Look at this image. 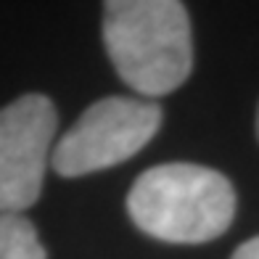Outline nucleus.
Masks as SVG:
<instances>
[{"label":"nucleus","mask_w":259,"mask_h":259,"mask_svg":"<svg viewBox=\"0 0 259 259\" xmlns=\"http://www.w3.org/2000/svg\"><path fill=\"white\" fill-rule=\"evenodd\" d=\"M103 42L116 74L146 101L169 96L193 69L191 19L178 0L106 3Z\"/></svg>","instance_id":"f257e3e1"},{"label":"nucleus","mask_w":259,"mask_h":259,"mask_svg":"<svg viewBox=\"0 0 259 259\" xmlns=\"http://www.w3.org/2000/svg\"><path fill=\"white\" fill-rule=\"evenodd\" d=\"M127 211L138 230L164 243H206L235 217V191L222 172L191 161L156 164L133 183Z\"/></svg>","instance_id":"f03ea898"},{"label":"nucleus","mask_w":259,"mask_h":259,"mask_svg":"<svg viewBox=\"0 0 259 259\" xmlns=\"http://www.w3.org/2000/svg\"><path fill=\"white\" fill-rule=\"evenodd\" d=\"M161 127V106L146 98L106 96L88 106L58 138L51 167L61 178H82L133 159Z\"/></svg>","instance_id":"7ed1b4c3"},{"label":"nucleus","mask_w":259,"mask_h":259,"mask_svg":"<svg viewBox=\"0 0 259 259\" xmlns=\"http://www.w3.org/2000/svg\"><path fill=\"white\" fill-rule=\"evenodd\" d=\"M56 106L42 93H27L0 109V211H24L40 198L53 138Z\"/></svg>","instance_id":"20e7f679"},{"label":"nucleus","mask_w":259,"mask_h":259,"mask_svg":"<svg viewBox=\"0 0 259 259\" xmlns=\"http://www.w3.org/2000/svg\"><path fill=\"white\" fill-rule=\"evenodd\" d=\"M0 259H48L37 228L19 211H0Z\"/></svg>","instance_id":"39448f33"},{"label":"nucleus","mask_w":259,"mask_h":259,"mask_svg":"<svg viewBox=\"0 0 259 259\" xmlns=\"http://www.w3.org/2000/svg\"><path fill=\"white\" fill-rule=\"evenodd\" d=\"M230 259H259V235L256 238H249L246 243H241L238 249L233 251Z\"/></svg>","instance_id":"423d86ee"},{"label":"nucleus","mask_w":259,"mask_h":259,"mask_svg":"<svg viewBox=\"0 0 259 259\" xmlns=\"http://www.w3.org/2000/svg\"><path fill=\"white\" fill-rule=\"evenodd\" d=\"M256 135H259V111H256Z\"/></svg>","instance_id":"0eeeda50"}]
</instances>
